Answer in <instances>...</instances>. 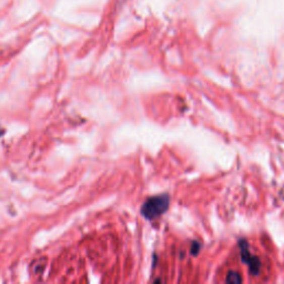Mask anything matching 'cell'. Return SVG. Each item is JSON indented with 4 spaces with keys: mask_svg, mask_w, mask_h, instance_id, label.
<instances>
[{
    "mask_svg": "<svg viewBox=\"0 0 284 284\" xmlns=\"http://www.w3.org/2000/svg\"><path fill=\"white\" fill-rule=\"evenodd\" d=\"M169 207V198L166 196H160L149 199L143 204L142 214L148 219L158 218L159 215L164 213Z\"/></svg>",
    "mask_w": 284,
    "mask_h": 284,
    "instance_id": "6da1fadb",
    "label": "cell"
}]
</instances>
